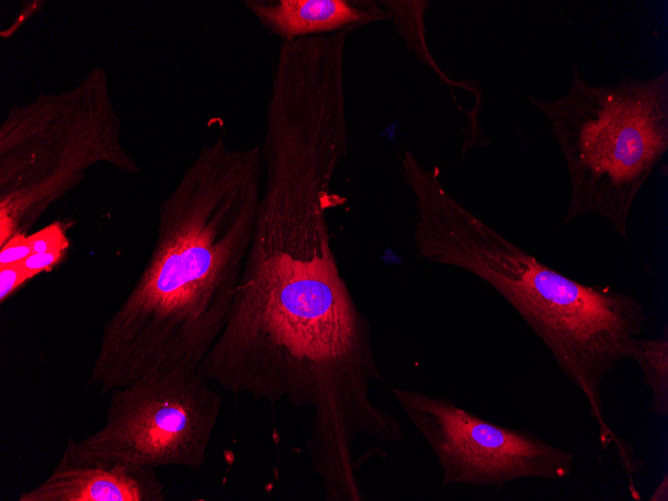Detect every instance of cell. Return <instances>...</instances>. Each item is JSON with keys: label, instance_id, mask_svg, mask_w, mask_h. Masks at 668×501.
Returning <instances> with one entry per match:
<instances>
[{"label": "cell", "instance_id": "6da1fadb", "mask_svg": "<svg viewBox=\"0 0 668 501\" xmlns=\"http://www.w3.org/2000/svg\"><path fill=\"white\" fill-rule=\"evenodd\" d=\"M263 186L260 146L204 148L163 202L155 244L107 320L88 384L100 393L154 373L198 369L240 282Z\"/></svg>", "mask_w": 668, "mask_h": 501}, {"label": "cell", "instance_id": "7a4b0ae2", "mask_svg": "<svg viewBox=\"0 0 668 501\" xmlns=\"http://www.w3.org/2000/svg\"><path fill=\"white\" fill-rule=\"evenodd\" d=\"M527 99L550 123L568 169L571 194L562 223L600 215L628 240L633 203L668 149V72L595 86L574 65L565 95Z\"/></svg>", "mask_w": 668, "mask_h": 501}, {"label": "cell", "instance_id": "3957f363", "mask_svg": "<svg viewBox=\"0 0 668 501\" xmlns=\"http://www.w3.org/2000/svg\"><path fill=\"white\" fill-rule=\"evenodd\" d=\"M222 406L223 397L198 369L154 373L112 390L103 426L67 443L91 457L199 470Z\"/></svg>", "mask_w": 668, "mask_h": 501}, {"label": "cell", "instance_id": "277c9868", "mask_svg": "<svg viewBox=\"0 0 668 501\" xmlns=\"http://www.w3.org/2000/svg\"><path fill=\"white\" fill-rule=\"evenodd\" d=\"M398 406L424 439L442 471L441 487L502 488L523 478L564 479L575 454L526 428L489 422L448 398L390 387Z\"/></svg>", "mask_w": 668, "mask_h": 501}, {"label": "cell", "instance_id": "5b68a950", "mask_svg": "<svg viewBox=\"0 0 668 501\" xmlns=\"http://www.w3.org/2000/svg\"><path fill=\"white\" fill-rule=\"evenodd\" d=\"M156 470L84 455L68 443L48 477L19 501H164Z\"/></svg>", "mask_w": 668, "mask_h": 501}, {"label": "cell", "instance_id": "8992f818", "mask_svg": "<svg viewBox=\"0 0 668 501\" xmlns=\"http://www.w3.org/2000/svg\"><path fill=\"white\" fill-rule=\"evenodd\" d=\"M245 5L282 42L352 31L389 18L385 9L369 1L247 0Z\"/></svg>", "mask_w": 668, "mask_h": 501}, {"label": "cell", "instance_id": "52a82bcc", "mask_svg": "<svg viewBox=\"0 0 668 501\" xmlns=\"http://www.w3.org/2000/svg\"><path fill=\"white\" fill-rule=\"evenodd\" d=\"M630 359L635 360L643 373L644 384L652 393L651 411L660 417L668 416V328L658 338H636Z\"/></svg>", "mask_w": 668, "mask_h": 501}, {"label": "cell", "instance_id": "ba28073f", "mask_svg": "<svg viewBox=\"0 0 668 501\" xmlns=\"http://www.w3.org/2000/svg\"><path fill=\"white\" fill-rule=\"evenodd\" d=\"M389 18H392L399 35L413 50L419 60L431 67L450 87H460L467 91L480 92L470 83L453 81L441 72L434 62L424 37V13L429 6L427 1H383Z\"/></svg>", "mask_w": 668, "mask_h": 501}, {"label": "cell", "instance_id": "9c48e42d", "mask_svg": "<svg viewBox=\"0 0 668 501\" xmlns=\"http://www.w3.org/2000/svg\"><path fill=\"white\" fill-rule=\"evenodd\" d=\"M27 237L32 253L64 251L68 245L63 230L58 224H51Z\"/></svg>", "mask_w": 668, "mask_h": 501}, {"label": "cell", "instance_id": "30bf717a", "mask_svg": "<svg viewBox=\"0 0 668 501\" xmlns=\"http://www.w3.org/2000/svg\"><path fill=\"white\" fill-rule=\"evenodd\" d=\"M32 254L28 237L23 234L12 236L3 244L0 253V267L20 263Z\"/></svg>", "mask_w": 668, "mask_h": 501}, {"label": "cell", "instance_id": "8fae6325", "mask_svg": "<svg viewBox=\"0 0 668 501\" xmlns=\"http://www.w3.org/2000/svg\"><path fill=\"white\" fill-rule=\"evenodd\" d=\"M28 279L30 278L21 262L0 267V301L4 302L14 290Z\"/></svg>", "mask_w": 668, "mask_h": 501}, {"label": "cell", "instance_id": "7c38bea8", "mask_svg": "<svg viewBox=\"0 0 668 501\" xmlns=\"http://www.w3.org/2000/svg\"><path fill=\"white\" fill-rule=\"evenodd\" d=\"M63 251L32 253L21 262L29 278L53 267L61 258Z\"/></svg>", "mask_w": 668, "mask_h": 501}, {"label": "cell", "instance_id": "4fadbf2b", "mask_svg": "<svg viewBox=\"0 0 668 501\" xmlns=\"http://www.w3.org/2000/svg\"><path fill=\"white\" fill-rule=\"evenodd\" d=\"M649 501H668V475L664 474L663 479L658 484Z\"/></svg>", "mask_w": 668, "mask_h": 501}]
</instances>
